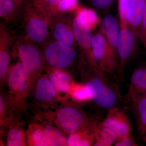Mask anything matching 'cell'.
Segmentation results:
<instances>
[{"mask_svg": "<svg viewBox=\"0 0 146 146\" xmlns=\"http://www.w3.org/2000/svg\"><path fill=\"white\" fill-rule=\"evenodd\" d=\"M144 140H145V141H146V135L145 137V139H144Z\"/></svg>", "mask_w": 146, "mask_h": 146, "instance_id": "35", "label": "cell"}, {"mask_svg": "<svg viewBox=\"0 0 146 146\" xmlns=\"http://www.w3.org/2000/svg\"><path fill=\"white\" fill-rule=\"evenodd\" d=\"M131 103L138 133L144 140L146 135V95L138 97Z\"/></svg>", "mask_w": 146, "mask_h": 146, "instance_id": "17", "label": "cell"}, {"mask_svg": "<svg viewBox=\"0 0 146 146\" xmlns=\"http://www.w3.org/2000/svg\"><path fill=\"white\" fill-rule=\"evenodd\" d=\"M72 25L76 42L86 56L89 65L99 69L94 61L92 54V40L93 35L92 31L80 23L75 17L73 20Z\"/></svg>", "mask_w": 146, "mask_h": 146, "instance_id": "11", "label": "cell"}, {"mask_svg": "<svg viewBox=\"0 0 146 146\" xmlns=\"http://www.w3.org/2000/svg\"><path fill=\"white\" fill-rule=\"evenodd\" d=\"M145 1L146 0H131L128 9V25L137 34L143 13Z\"/></svg>", "mask_w": 146, "mask_h": 146, "instance_id": "18", "label": "cell"}, {"mask_svg": "<svg viewBox=\"0 0 146 146\" xmlns=\"http://www.w3.org/2000/svg\"><path fill=\"white\" fill-rule=\"evenodd\" d=\"M52 33L56 41L74 48L76 42L73 31L72 21L58 19L52 27Z\"/></svg>", "mask_w": 146, "mask_h": 146, "instance_id": "15", "label": "cell"}, {"mask_svg": "<svg viewBox=\"0 0 146 146\" xmlns=\"http://www.w3.org/2000/svg\"><path fill=\"white\" fill-rule=\"evenodd\" d=\"M69 93L73 99L77 102H86L90 100L84 84L72 83Z\"/></svg>", "mask_w": 146, "mask_h": 146, "instance_id": "27", "label": "cell"}, {"mask_svg": "<svg viewBox=\"0 0 146 146\" xmlns=\"http://www.w3.org/2000/svg\"><path fill=\"white\" fill-rule=\"evenodd\" d=\"M98 131V138L94 146H111L117 140V136L115 133L108 128L102 125L100 129Z\"/></svg>", "mask_w": 146, "mask_h": 146, "instance_id": "25", "label": "cell"}, {"mask_svg": "<svg viewBox=\"0 0 146 146\" xmlns=\"http://www.w3.org/2000/svg\"><path fill=\"white\" fill-rule=\"evenodd\" d=\"M16 9L11 0H0V16L7 21H12L17 15Z\"/></svg>", "mask_w": 146, "mask_h": 146, "instance_id": "26", "label": "cell"}, {"mask_svg": "<svg viewBox=\"0 0 146 146\" xmlns=\"http://www.w3.org/2000/svg\"><path fill=\"white\" fill-rule=\"evenodd\" d=\"M146 95V66L135 70L130 78L127 98L132 102L138 97Z\"/></svg>", "mask_w": 146, "mask_h": 146, "instance_id": "13", "label": "cell"}, {"mask_svg": "<svg viewBox=\"0 0 146 146\" xmlns=\"http://www.w3.org/2000/svg\"><path fill=\"white\" fill-rule=\"evenodd\" d=\"M11 1L13 2L16 12L18 14V11L23 3L24 0H11Z\"/></svg>", "mask_w": 146, "mask_h": 146, "instance_id": "34", "label": "cell"}, {"mask_svg": "<svg viewBox=\"0 0 146 146\" xmlns=\"http://www.w3.org/2000/svg\"><path fill=\"white\" fill-rule=\"evenodd\" d=\"M6 81L9 89L7 98L12 112H23L27 107V99L30 92L29 76L21 62L9 69Z\"/></svg>", "mask_w": 146, "mask_h": 146, "instance_id": "1", "label": "cell"}, {"mask_svg": "<svg viewBox=\"0 0 146 146\" xmlns=\"http://www.w3.org/2000/svg\"><path fill=\"white\" fill-rule=\"evenodd\" d=\"M55 121L62 130L70 134L77 132L80 129L85 121V118L78 109L71 106H66L57 111Z\"/></svg>", "mask_w": 146, "mask_h": 146, "instance_id": "9", "label": "cell"}, {"mask_svg": "<svg viewBox=\"0 0 146 146\" xmlns=\"http://www.w3.org/2000/svg\"><path fill=\"white\" fill-rule=\"evenodd\" d=\"M92 5L99 10H103L112 5L115 0H90Z\"/></svg>", "mask_w": 146, "mask_h": 146, "instance_id": "32", "label": "cell"}, {"mask_svg": "<svg viewBox=\"0 0 146 146\" xmlns=\"http://www.w3.org/2000/svg\"><path fill=\"white\" fill-rule=\"evenodd\" d=\"M130 1L131 0H118V11L120 25H128L127 14Z\"/></svg>", "mask_w": 146, "mask_h": 146, "instance_id": "29", "label": "cell"}, {"mask_svg": "<svg viewBox=\"0 0 146 146\" xmlns=\"http://www.w3.org/2000/svg\"><path fill=\"white\" fill-rule=\"evenodd\" d=\"M23 22L28 39L33 43L41 44L48 35V22L44 15L29 0L23 9Z\"/></svg>", "mask_w": 146, "mask_h": 146, "instance_id": "2", "label": "cell"}, {"mask_svg": "<svg viewBox=\"0 0 146 146\" xmlns=\"http://www.w3.org/2000/svg\"><path fill=\"white\" fill-rule=\"evenodd\" d=\"M27 145L29 146H49L44 127L37 124L30 125L27 131Z\"/></svg>", "mask_w": 146, "mask_h": 146, "instance_id": "20", "label": "cell"}, {"mask_svg": "<svg viewBox=\"0 0 146 146\" xmlns=\"http://www.w3.org/2000/svg\"><path fill=\"white\" fill-rule=\"evenodd\" d=\"M13 113L9 106L8 100L1 94L0 96V123L1 129L8 126L13 121Z\"/></svg>", "mask_w": 146, "mask_h": 146, "instance_id": "24", "label": "cell"}, {"mask_svg": "<svg viewBox=\"0 0 146 146\" xmlns=\"http://www.w3.org/2000/svg\"><path fill=\"white\" fill-rule=\"evenodd\" d=\"M44 129L49 146H68L67 138L56 128L47 125Z\"/></svg>", "mask_w": 146, "mask_h": 146, "instance_id": "23", "label": "cell"}, {"mask_svg": "<svg viewBox=\"0 0 146 146\" xmlns=\"http://www.w3.org/2000/svg\"><path fill=\"white\" fill-rule=\"evenodd\" d=\"M12 39L10 33L3 25L0 29V79L3 83L6 80L10 61Z\"/></svg>", "mask_w": 146, "mask_h": 146, "instance_id": "12", "label": "cell"}, {"mask_svg": "<svg viewBox=\"0 0 146 146\" xmlns=\"http://www.w3.org/2000/svg\"><path fill=\"white\" fill-rule=\"evenodd\" d=\"M57 92L48 76L39 77L35 89V98L37 102L42 103L51 102L57 97Z\"/></svg>", "mask_w": 146, "mask_h": 146, "instance_id": "14", "label": "cell"}, {"mask_svg": "<svg viewBox=\"0 0 146 146\" xmlns=\"http://www.w3.org/2000/svg\"><path fill=\"white\" fill-rule=\"evenodd\" d=\"M105 74L92 67V74L87 82L92 84L95 90V97L92 101L102 108L110 110L115 107L119 96L116 87L106 78Z\"/></svg>", "mask_w": 146, "mask_h": 146, "instance_id": "3", "label": "cell"}, {"mask_svg": "<svg viewBox=\"0 0 146 146\" xmlns=\"http://www.w3.org/2000/svg\"><path fill=\"white\" fill-rule=\"evenodd\" d=\"M30 41H23L18 45V53L20 62L29 76L31 91L42 70L44 58L38 48Z\"/></svg>", "mask_w": 146, "mask_h": 146, "instance_id": "4", "label": "cell"}, {"mask_svg": "<svg viewBox=\"0 0 146 146\" xmlns=\"http://www.w3.org/2000/svg\"><path fill=\"white\" fill-rule=\"evenodd\" d=\"M67 138V145L70 146H87L90 145L91 141L85 138L80 133L74 132L69 134Z\"/></svg>", "mask_w": 146, "mask_h": 146, "instance_id": "28", "label": "cell"}, {"mask_svg": "<svg viewBox=\"0 0 146 146\" xmlns=\"http://www.w3.org/2000/svg\"><path fill=\"white\" fill-rule=\"evenodd\" d=\"M78 0H50L49 11L50 17L56 13L76 11L79 7Z\"/></svg>", "mask_w": 146, "mask_h": 146, "instance_id": "22", "label": "cell"}, {"mask_svg": "<svg viewBox=\"0 0 146 146\" xmlns=\"http://www.w3.org/2000/svg\"><path fill=\"white\" fill-rule=\"evenodd\" d=\"M92 50L94 61L100 70L106 74L116 70L110 58L106 40L100 31L93 35Z\"/></svg>", "mask_w": 146, "mask_h": 146, "instance_id": "8", "label": "cell"}, {"mask_svg": "<svg viewBox=\"0 0 146 146\" xmlns=\"http://www.w3.org/2000/svg\"><path fill=\"white\" fill-rule=\"evenodd\" d=\"M102 125L112 131L117 139L129 136L132 131L131 123L125 113L115 107L109 110Z\"/></svg>", "mask_w": 146, "mask_h": 146, "instance_id": "10", "label": "cell"}, {"mask_svg": "<svg viewBox=\"0 0 146 146\" xmlns=\"http://www.w3.org/2000/svg\"><path fill=\"white\" fill-rule=\"evenodd\" d=\"M100 25V31L104 35L107 43L112 64L116 70H117L119 64L117 48L120 24L115 16L108 14L102 19Z\"/></svg>", "mask_w": 146, "mask_h": 146, "instance_id": "6", "label": "cell"}, {"mask_svg": "<svg viewBox=\"0 0 146 146\" xmlns=\"http://www.w3.org/2000/svg\"><path fill=\"white\" fill-rule=\"evenodd\" d=\"M9 125V129L7 135L6 145L26 146V136L21 124L12 121Z\"/></svg>", "mask_w": 146, "mask_h": 146, "instance_id": "21", "label": "cell"}, {"mask_svg": "<svg viewBox=\"0 0 146 146\" xmlns=\"http://www.w3.org/2000/svg\"><path fill=\"white\" fill-rule=\"evenodd\" d=\"M116 146H136L135 141L129 136L117 139L115 143Z\"/></svg>", "mask_w": 146, "mask_h": 146, "instance_id": "33", "label": "cell"}, {"mask_svg": "<svg viewBox=\"0 0 146 146\" xmlns=\"http://www.w3.org/2000/svg\"><path fill=\"white\" fill-rule=\"evenodd\" d=\"M75 18L82 25L94 30L100 24L101 21L96 12L92 9L79 7L76 11Z\"/></svg>", "mask_w": 146, "mask_h": 146, "instance_id": "19", "label": "cell"}, {"mask_svg": "<svg viewBox=\"0 0 146 146\" xmlns=\"http://www.w3.org/2000/svg\"><path fill=\"white\" fill-rule=\"evenodd\" d=\"M76 55L74 48L55 40L45 47L44 58L50 67L63 70L72 64Z\"/></svg>", "mask_w": 146, "mask_h": 146, "instance_id": "5", "label": "cell"}, {"mask_svg": "<svg viewBox=\"0 0 146 146\" xmlns=\"http://www.w3.org/2000/svg\"><path fill=\"white\" fill-rule=\"evenodd\" d=\"M138 38L146 48V0L141 24L137 32Z\"/></svg>", "mask_w": 146, "mask_h": 146, "instance_id": "30", "label": "cell"}, {"mask_svg": "<svg viewBox=\"0 0 146 146\" xmlns=\"http://www.w3.org/2000/svg\"><path fill=\"white\" fill-rule=\"evenodd\" d=\"M50 67L47 70V76L56 90L59 93H69L72 83L71 77L63 70Z\"/></svg>", "mask_w": 146, "mask_h": 146, "instance_id": "16", "label": "cell"}, {"mask_svg": "<svg viewBox=\"0 0 146 146\" xmlns=\"http://www.w3.org/2000/svg\"><path fill=\"white\" fill-rule=\"evenodd\" d=\"M137 38V33L128 25H120L117 48L119 60L118 69L121 78L123 77L125 63L135 49Z\"/></svg>", "mask_w": 146, "mask_h": 146, "instance_id": "7", "label": "cell"}, {"mask_svg": "<svg viewBox=\"0 0 146 146\" xmlns=\"http://www.w3.org/2000/svg\"><path fill=\"white\" fill-rule=\"evenodd\" d=\"M33 5L44 15L48 22L49 21V5L50 0H29Z\"/></svg>", "mask_w": 146, "mask_h": 146, "instance_id": "31", "label": "cell"}]
</instances>
